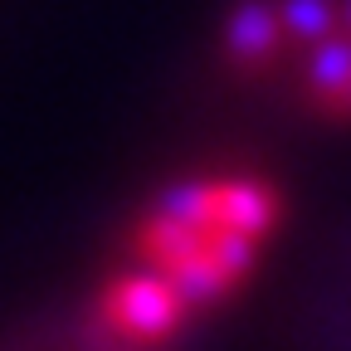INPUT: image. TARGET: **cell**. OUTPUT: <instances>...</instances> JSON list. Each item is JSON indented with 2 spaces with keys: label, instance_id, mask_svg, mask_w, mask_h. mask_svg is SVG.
<instances>
[{
  "label": "cell",
  "instance_id": "obj_1",
  "mask_svg": "<svg viewBox=\"0 0 351 351\" xmlns=\"http://www.w3.org/2000/svg\"><path fill=\"white\" fill-rule=\"evenodd\" d=\"M283 44L288 39L278 20V0H234V10L225 15V64L234 73L269 69Z\"/></svg>",
  "mask_w": 351,
  "mask_h": 351
},
{
  "label": "cell",
  "instance_id": "obj_2",
  "mask_svg": "<svg viewBox=\"0 0 351 351\" xmlns=\"http://www.w3.org/2000/svg\"><path fill=\"white\" fill-rule=\"evenodd\" d=\"M302 93L322 117L341 122V108L351 93V34L346 29H337L332 39L313 44L302 54Z\"/></svg>",
  "mask_w": 351,
  "mask_h": 351
},
{
  "label": "cell",
  "instance_id": "obj_3",
  "mask_svg": "<svg viewBox=\"0 0 351 351\" xmlns=\"http://www.w3.org/2000/svg\"><path fill=\"white\" fill-rule=\"evenodd\" d=\"M274 219H278V200H274L269 186H258V181L219 186V225H230L249 239H263L274 230Z\"/></svg>",
  "mask_w": 351,
  "mask_h": 351
},
{
  "label": "cell",
  "instance_id": "obj_4",
  "mask_svg": "<svg viewBox=\"0 0 351 351\" xmlns=\"http://www.w3.org/2000/svg\"><path fill=\"white\" fill-rule=\"evenodd\" d=\"M278 20H283V39L307 54L313 44L341 29V0H278Z\"/></svg>",
  "mask_w": 351,
  "mask_h": 351
},
{
  "label": "cell",
  "instance_id": "obj_5",
  "mask_svg": "<svg viewBox=\"0 0 351 351\" xmlns=\"http://www.w3.org/2000/svg\"><path fill=\"white\" fill-rule=\"evenodd\" d=\"M171 307H176V288L171 283H156V278H132L117 293L122 322L137 327V332H161L171 322Z\"/></svg>",
  "mask_w": 351,
  "mask_h": 351
},
{
  "label": "cell",
  "instance_id": "obj_6",
  "mask_svg": "<svg viewBox=\"0 0 351 351\" xmlns=\"http://www.w3.org/2000/svg\"><path fill=\"white\" fill-rule=\"evenodd\" d=\"M341 29L351 34V0H341Z\"/></svg>",
  "mask_w": 351,
  "mask_h": 351
},
{
  "label": "cell",
  "instance_id": "obj_7",
  "mask_svg": "<svg viewBox=\"0 0 351 351\" xmlns=\"http://www.w3.org/2000/svg\"><path fill=\"white\" fill-rule=\"evenodd\" d=\"M341 122H351V93H346V108H341Z\"/></svg>",
  "mask_w": 351,
  "mask_h": 351
}]
</instances>
